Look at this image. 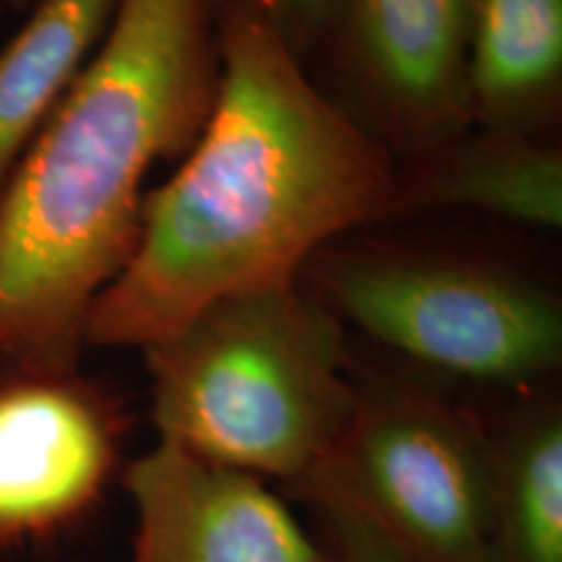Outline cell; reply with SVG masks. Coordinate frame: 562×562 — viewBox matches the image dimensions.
<instances>
[{
	"mask_svg": "<svg viewBox=\"0 0 562 562\" xmlns=\"http://www.w3.org/2000/svg\"><path fill=\"white\" fill-rule=\"evenodd\" d=\"M222 3H245L261 13L305 66L334 9V0H220Z\"/></svg>",
	"mask_w": 562,
	"mask_h": 562,
	"instance_id": "4fadbf2b",
	"label": "cell"
},
{
	"mask_svg": "<svg viewBox=\"0 0 562 562\" xmlns=\"http://www.w3.org/2000/svg\"><path fill=\"white\" fill-rule=\"evenodd\" d=\"M117 0H37L0 47V191L108 34Z\"/></svg>",
	"mask_w": 562,
	"mask_h": 562,
	"instance_id": "7c38bea8",
	"label": "cell"
},
{
	"mask_svg": "<svg viewBox=\"0 0 562 562\" xmlns=\"http://www.w3.org/2000/svg\"><path fill=\"white\" fill-rule=\"evenodd\" d=\"M357 385L347 430L292 495L355 518L409 562H490V419L422 381Z\"/></svg>",
	"mask_w": 562,
	"mask_h": 562,
	"instance_id": "5b68a950",
	"label": "cell"
},
{
	"mask_svg": "<svg viewBox=\"0 0 562 562\" xmlns=\"http://www.w3.org/2000/svg\"><path fill=\"white\" fill-rule=\"evenodd\" d=\"M30 3H32V0H5V9H9V11H24V9H30Z\"/></svg>",
	"mask_w": 562,
	"mask_h": 562,
	"instance_id": "9a60e30c",
	"label": "cell"
},
{
	"mask_svg": "<svg viewBox=\"0 0 562 562\" xmlns=\"http://www.w3.org/2000/svg\"><path fill=\"white\" fill-rule=\"evenodd\" d=\"M220 0H117L108 34L0 191V372H76L128 263L146 180L220 89Z\"/></svg>",
	"mask_w": 562,
	"mask_h": 562,
	"instance_id": "7a4b0ae2",
	"label": "cell"
},
{
	"mask_svg": "<svg viewBox=\"0 0 562 562\" xmlns=\"http://www.w3.org/2000/svg\"><path fill=\"white\" fill-rule=\"evenodd\" d=\"M123 406L76 372H0V550L94 508L121 463Z\"/></svg>",
	"mask_w": 562,
	"mask_h": 562,
	"instance_id": "52a82bcc",
	"label": "cell"
},
{
	"mask_svg": "<svg viewBox=\"0 0 562 562\" xmlns=\"http://www.w3.org/2000/svg\"><path fill=\"white\" fill-rule=\"evenodd\" d=\"M313 513L318 537L331 554V562H409L355 518L336 510Z\"/></svg>",
	"mask_w": 562,
	"mask_h": 562,
	"instance_id": "5bb4252c",
	"label": "cell"
},
{
	"mask_svg": "<svg viewBox=\"0 0 562 562\" xmlns=\"http://www.w3.org/2000/svg\"><path fill=\"white\" fill-rule=\"evenodd\" d=\"M144 351L159 440L297 484L357 409L347 328L302 284L229 294Z\"/></svg>",
	"mask_w": 562,
	"mask_h": 562,
	"instance_id": "3957f363",
	"label": "cell"
},
{
	"mask_svg": "<svg viewBox=\"0 0 562 562\" xmlns=\"http://www.w3.org/2000/svg\"><path fill=\"white\" fill-rule=\"evenodd\" d=\"M461 209L529 229L562 227L558 138L469 125L417 159L396 165L389 222Z\"/></svg>",
	"mask_w": 562,
	"mask_h": 562,
	"instance_id": "9c48e42d",
	"label": "cell"
},
{
	"mask_svg": "<svg viewBox=\"0 0 562 562\" xmlns=\"http://www.w3.org/2000/svg\"><path fill=\"white\" fill-rule=\"evenodd\" d=\"M495 451L490 562H562V406L550 391L490 422Z\"/></svg>",
	"mask_w": 562,
	"mask_h": 562,
	"instance_id": "8fae6325",
	"label": "cell"
},
{
	"mask_svg": "<svg viewBox=\"0 0 562 562\" xmlns=\"http://www.w3.org/2000/svg\"><path fill=\"white\" fill-rule=\"evenodd\" d=\"M474 19L476 0H334L311 63L334 74V100L402 165L472 125Z\"/></svg>",
	"mask_w": 562,
	"mask_h": 562,
	"instance_id": "8992f818",
	"label": "cell"
},
{
	"mask_svg": "<svg viewBox=\"0 0 562 562\" xmlns=\"http://www.w3.org/2000/svg\"><path fill=\"white\" fill-rule=\"evenodd\" d=\"M220 89L146 191L136 248L91 305L87 347L144 349L211 302L300 284L328 245L389 222L396 161L245 3L220 5Z\"/></svg>",
	"mask_w": 562,
	"mask_h": 562,
	"instance_id": "6da1fadb",
	"label": "cell"
},
{
	"mask_svg": "<svg viewBox=\"0 0 562 562\" xmlns=\"http://www.w3.org/2000/svg\"><path fill=\"white\" fill-rule=\"evenodd\" d=\"M300 284L351 326L435 375L529 393L562 364V300L508 266L461 252L323 248Z\"/></svg>",
	"mask_w": 562,
	"mask_h": 562,
	"instance_id": "277c9868",
	"label": "cell"
},
{
	"mask_svg": "<svg viewBox=\"0 0 562 562\" xmlns=\"http://www.w3.org/2000/svg\"><path fill=\"white\" fill-rule=\"evenodd\" d=\"M3 11H9V9H5V0H0V13Z\"/></svg>",
	"mask_w": 562,
	"mask_h": 562,
	"instance_id": "2e32d148",
	"label": "cell"
},
{
	"mask_svg": "<svg viewBox=\"0 0 562 562\" xmlns=\"http://www.w3.org/2000/svg\"><path fill=\"white\" fill-rule=\"evenodd\" d=\"M136 531L131 562H331L261 476L157 446L123 472Z\"/></svg>",
	"mask_w": 562,
	"mask_h": 562,
	"instance_id": "ba28073f",
	"label": "cell"
},
{
	"mask_svg": "<svg viewBox=\"0 0 562 562\" xmlns=\"http://www.w3.org/2000/svg\"><path fill=\"white\" fill-rule=\"evenodd\" d=\"M560 115L562 0H476L472 125L558 138Z\"/></svg>",
	"mask_w": 562,
	"mask_h": 562,
	"instance_id": "30bf717a",
	"label": "cell"
}]
</instances>
